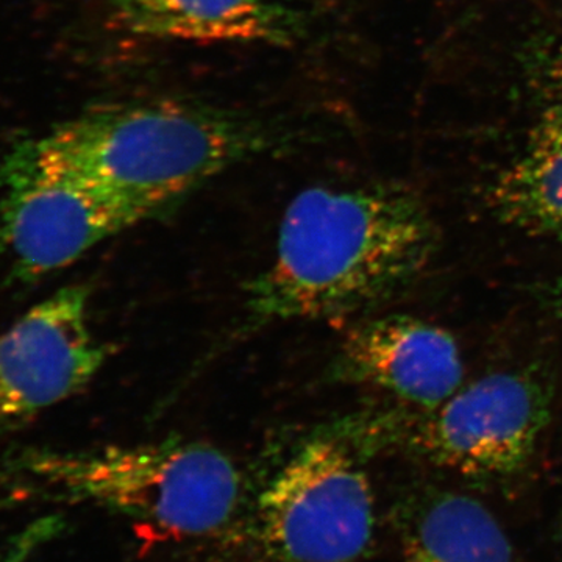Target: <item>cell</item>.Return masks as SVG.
Wrapping results in <instances>:
<instances>
[{"label":"cell","instance_id":"1","mask_svg":"<svg viewBox=\"0 0 562 562\" xmlns=\"http://www.w3.org/2000/svg\"><path fill=\"white\" fill-rule=\"evenodd\" d=\"M436 250L435 221L405 188H308L288 205L272 261L247 288L249 325L368 312L409 286Z\"/></svg>","mask_w":562,"mask_h":562},{"label":"cell","instance_id":"2","mask_svg":"<svg viewBox=\"0 0 562 562\" xmlns=\"http://www.w3.org/2000/svg\"><path fill=\"white\" fill-rule=\"evenodd\" d=\"M302 139L283 124L179 101L113 103L24 146L50 171L127 199L151 214L233 166Z\"/></svg>","mask_w":562,"mask_h":562},{"label":"cell","instance_id":"3","mask_svg":"<svg viewBox=\"0 0 562 562\" xmlns=\"http://www.w3.org/2000/svg\"><path fill=\"white\" fill-rule=\"evenodd\" d=\"M9 464L74 501L95 503L172 538L224 531L243 502V475L235 462L199 441L27 449Z\"/></svg>","mask_w":562,"mask_h":562},{"label":"cell","instance_id":"4","mask_svg":"<svg viewBox=\"0 0 562 562\" xmlns=\"http://www.w3.org/2000/svg\"><path fill=\"white\" fill-rule=\"evenodd\" d=\"M549 386L535 373L501 371L464 383L432 406L398 405L358 427L371 449L397 450L476 480L522 471L552 416Z\"/></svg>","mask_w":562,"mask_h":562},{"label":"cell","instance_id":"5","mask_svg":"<svg viewBox=\"0 0 562 562\" xmlns=\"http://www.w3.org/2000/svg\"><path fill=\"white\" fill-rule=\"evenodd\" d=\"M375 508L368 475L346 435L308 439L265 484L250 541L272 562H353L369 552Z\"/></svg>","mask_w":562,"mask_h":562},{"label":"cell","instance_id":"6","mask_svg":"<svg viewBox=\"0 0 562 562\" xmlns=\"http://www.w3.org/2000/svg\"><path fill=\"white\" fill-rule=\"evenodd\" d=\"M0 258L22 283L68 268L154 216L127 199L50 171L18 146L0 166Z\"/></svg>","mask_w":562,"mask_h":562},{"label":"cell","instance_id":"7","mask_svg":"<svg viewBox=\"0 0 562 562\" xmlns=\"http://www.w3.org/2000/svg\"><path fill=\"white\" fill-rule=\"evenodd\" d=\"M109 350L90 322V288L68 284L0 331V432L83 391Z\"/></svg>","mask_w":562,"mask_h":562},{"label":"cell","instance_id":"8","mask_svg":"<svg viewBox=\"0 0 562 562\" xmlns=\"http://www.w3.org/2000/svg\"><path fill=\"white\" fill-rule=\"evenodd\" d=\"M522 146L487 187L494 220L531 236H562V43L536 52Z\"/></svg>","mask_w":562,"mask_h":562},{"label":"cell","instance_id":"9","mask_svg":"<svg viewBox=\"0 0 562 562\" xmlns=\"http://www.w3.org/2000/svg\"><path fill=\"white\" fill-rule=\"evenodd\" d=\"M335 375L424 408L460 390L465 369L460 346L446 328L412 316H384L347 333Z\"/></svg>","mask_w":562,"mask_h":562},{"label":"cell","instance_id":"10","mask_svg":"<svg viewBox=\"0 0 562 562\" xmlns=\"http://www.w3.org/2000/svg\"><path fill=\"white\" fill-rule=\"evenodd\" d=\"M114 21L132 35L187 43L288 46L301 18L276 0H109Z\"/></svg>","mask_w":562,"mask_h":562},{"label":"cell","instance_id":"11","mask_svg":"<svg viewBox=\"0 0 562 562\" xmlns=\"http://www.w3.org/2000/svg\"><path fill=\"white\" fill-rule=\"evenodd\" d=\"M401 524L403 562H517L501 524L469 495L419 492Z\"/></svg>","mask_w":562,"mask_h":562},{"label":"cell","instance_id":"12","mask_svg":"<svg viewBox=\"0 0 562 562\" xmlns=\"http://www.w3.org/2000/svg\"><path fill=\"white\" fill-rule=\"evenodd\" d=\"M557 301H558V306H560V313L562 314V277H561L560 283H558V286H557Z\"/></svg>","mask_w":562,"mask_h":562},{"label":"cell","instance_id":"13","mask_svg":"<svg viewBox=\"0 0 562 562\" xmlns=\"http://www.w3.org/2000/svg\"><path fill=\"white\" fill-rule=\"evenodd\" d=\"M561 536H562V522H561Z\"/></svg>","mask_w":562,"mask_h":562}]
</instances>
